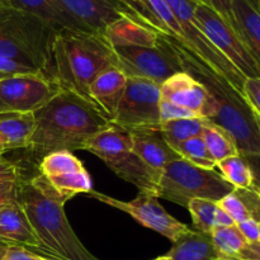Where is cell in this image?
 Listing matches in <instances>:
<instances>
[{"label": "cell", "mask_w": 260, "mask_h": 260, "mask_svg": "<svg viewBox=\"0 0 260 260\" xmlns=\"http://www.w3.org/2000/svg\"><path fill=\"white\" fill-rule=\"evenodd\" d=\"M33 113L35 131L24 150L28 161L37 167L51 152L83 150L88 140L112 126L88 102L68 90Z\"/></svg>", "instance_id": "1"}, {"label": "cell", "mask_w": 260, "mask_h": 260, "mask_svg": "<svg viewBox=\"0 0 260 260\" xmlns=\"http://www.w3.org/2000/svg\"><path fill=\"white\" fill-rule=\"evenodd\" d=\"M17 202L27 216L40 243L41 253L53 260H99L69 223L65 197L42 174L17 183Z\"/></svg>", "instance_id": "2"}, {"label": "cell", "mask_w": 260, "mask_h": 260, "mask_svg": "<svg viewBox=\"0 0 260 260\" xmlns=\"http://www.w3.org/2000/svg\"><path fill=\"white\" fill-rule=\"evenodd\" d=\"M164 36L174 50L182 70L200 81L217 103L218 113L213 122L233 135L239 154L243 155L255 169L260 154V119L250 111L243 94L234 89L222 76L217 75L179 41Z\"/></svg>", "instance_id": "3"}, {"label": "cell", "mask_w": 260, "mask_h": 260, "mask_svg": "<svg viewBox=\"0 0 260 260\" xmlns=\"http://www.w3.org/2000/svg\"><path fill=\"white\" fill-rule=\"evenodd\" d=\"M118 68L111 43L99 33L57 29L51 47L48 76L61 90H68L89 103L91 81L109 68Z\"/></svg>", "instance_id": "4"}, {"label": "cell", "mask_w": 260, "mask_h": 260, "mask_svg": "<svg viewBox=\"0 0 260 260\" xmlns=\"http://www.w3.org/2000/svg\"><path fill=\"white\" fill-rule=\"evenodd\" d=\"M56 30L32 13L0 8V56L13 58L48 76Z\"/></svg>", "instance_id": "5"}, {"label": "cell", "mask_w": 260, "mask_h": 260, "mask_svg": "<svg viewBox=\"0 0 260 260\" xmlns=\"http://www.w3.org/2000/svg\"><path fill=\"white\" fill-rule=\"evenodd\" d=\"M83 150L103 160L114 174L135 185L140 193H149L156 197L160 174L150 169L135 154L129 132L112 124L88 140Z\"/></svg>", "instance_id": "6"}, {"label": "cell", "mask_w": 260, "mask_h": 260, "mask_svg": "<svg viewBox=\"0 0 260 260\" xmlns=\"http://www.w3.org/2000/svg\"><path fill=\"white\" fill-rule=\"evenodd\" d=\"M234 189L215 169L198 168L179 157L160 173L156 197L187 208L196 198L218 202Z\"/></svg>", "instance_id": "7"}, {"label": "cell", "mask_w": 260, "mask_h": 260, "mask_svg": "<svg viewBox=\"0 0 260 260\" xmlns=\"http://www.w3.org/2000/svg\"><path fill=\"white\" fill-rule=\"evenodd\" d=\"M113 51L118 69L126 74L127 78L147 79L161 85L170 76L183 71L174 50L160 32H157L155 47L116 46Z\"/></svg>", "instance_id": "8"}, {"label": "cell", "mask_w": 260, "mask_h": 260, "mask_svg": "<svg viewBox=\"0 0 260 260\" xmlns=\"http://www.w3.org/2000/svg\"><path fill=\"white\" fill-rule=\"evenodd\" d=\"M182 28L185 47L197 55L208 68L222 76L234 89L241 93L245 76L207 40L194 18L197 3L193 0H165Z\"/></svg>", "instance_id": "9"}, {"label": "cell", "mask_w": 260, "mask_h": 260, "mask_svg": "<svg viewBox=\"0 0 260 260\" xmlns=\"http://www.w3.org/2000/svg\"><path fill=\"white\" fill-rule=\"evenodd\" d=\"M160 85L141 78H128L112 124L127 132L160 128Z\"/></svg>", "instance_id": "10"}, {"label": "cell", "mask_w": 260, "mask_h": 260, "mask_svg": "<svg viewBox=\"0 0 260 260\" xmlns=\"http://www.w3.org/2000/svg\"><path fill=\"white\" fill-rule=\"evenodd\" d=\"M194 18L207 40L245 78H260V63L246 50L233 28L210 8L196 4Z\"/></svg>", "instance_id": "11"}, {"label": "cell", "mask_w": 260, "mask_h": 260, "mask_svg": "<svg viewBox=\"0 0 260 260\" xmlns=\"http://www.w3.org/2000/svg\"><path fill=\"white\" fill-rule=\"evenodd\" d=\"M57 84L45 73H28L0 81L2 112H36L60 93Z\"/></svg>", "instance_id": "12"}, {"label": "cell", "mask_w": 260, "mask_h": 260, "mask_svg": "<svg viewBox=\"0 0 260 260\" xmlns=\"http://www.w3.org/2000/svg\"><path fill=\"white\" fill-rule=\"evenodd\" d=\"M88 196L98 200V202L128 213L140 225L156 231L160 235L169 239L172 243L189 230L187 225L178 221L165 211V208L160 205L159 198L149 193H139L137 197L129 202L116 200L93 189L88 193Z\"/></svg>", "instance_id": "13"}, {"label": "cell", "mask_w": 260, "mask_h": 260, "mask_svg": "<svg viewBox=\"0 0 260 260\" xmlns=\"http://www.w3.org/2000/svg\"><path fill=\"white\" fill-rule=\"evenodd\" d=\"M161 101L193 111L202 118L215 121L218 106L207 89L189 74L180 71L160 85Z\"/></svg>", "instance_id": "14"}, {"label": "cell", "mask_w": 260, "mask_h": 260, "mask_svg": "<svg viewBox=\"0 0 260 260\" xmlns=\"http://www.w3.org/2000/svg\"><path fill=\"white\" fill-rule=\"evenodd\" d=\"M66 12L88 32L103 35L104 30L121 18L141 23L122 0H58ZM142 24V23H141Z\"/></svg>", "instance_id": "15"}, {"label": "cell", "mask_w": 260, "mask_h": 260, "mask_svg": "<svg viewBox=\"0 0 260 260\" xmlns=\"http://www.w3.org/2000/svg\"><path fill=\"white\" fill-rule=\"evenodd\" d=\"M127 80L126 74L113 66L99 74L89 85V104L111 123L124 93Z\"/></svg>", "instance_id": "16"}, {"label": "cell", "mask_w": 260, "mask_h": 260, "mask_svg": "<svg viewBox=\"0 0 260 260\" xmlns=\"http://www.w3.org/2000/svg\"><path fill=\"white\" fill-rule=\"evenodd\" d=\"M129 135L135 154L157 174H160L168 164L180 157L165 141L160 128L141 129L129 132Z\"/></svg>", "instance_id": "17"}, {"label": "cell", "mask_w": 260, "mask_h": 260, "mask_svg": "<svg viewBox=\"0 0 260 260\" xmlns=\"http://www.w3.org/2000/svg\"><path fill=\"white\" fill-rule=\"evenodd\" d=\"M250 0H233L231 28L246 50L260 61V13Z\"/></svg>", "instance_id": "18"}, {"label": "cell", "mask_w": 260, "mask_h": 260, "mask_svg": "<svg viewBox=\"0 0 260 260\" xmlns=\"http://www.w3.org/2000/svg\"><path fill=\"white\" fill-rule=\"evenodd\" d=\"M0 240L9 245L40 250L37 236L17 201L0 210Z\"/></svg>", "instance_id": "19"}, {"label": "cell", "mask_w": 260, "mask_h": 260, "mask_svg": "<svg viewBox=\"0 0 260 260\" xmlns=\"http://www.w3.org/2000/svg\"><path fill=\"white\" fill-rule=\"evenodd\" d=\"M0 8H13L29 12L45 19L56 29L88 32L66 12L58 0H0Z\"/></svg>", "instance_id": "20"}, {"label": "cell", "mask_w": 260, "mask_h": 260, "mask_svg": "<svg viewBox=\"0 0 260 260\" xmlns=\"http://www.w3.org/2000/svg\"><path fill=\"white\" fill-rule=\"evenodd\" d=\"M104 38L116 46H140V47H155L157 43V32L131 19L121 18L109 25L103 32Z\"/></svg>", "instance_id": "21"}, {"label": "cell", "mask_w": 260, "mask_h": 260, "mask_svg": "<svg viewBox=\"0 0 260 260\" xmlns=\"http://www.w3.org/2000/svg\"><path fill=\"white\" fill-rule=\"evenodd\" d=\"M36 119L33 112H2L0 137L7 151L24 150L35 131Z\"/></svg>", "instance_id": "22"}, {"label": "cell", "mask_w": 260, "mask_h": 260, "mask_svg": "<svg viewBox=\"0 0 260 260\" xmlns=\"http://www.w3.org/2000/svg\"><path fill=\"white\" fill-rule=\"evenodd\" d=\"M172 260H216L218 253L211 234L188 230L173 243L168 254Z\"/></svg>", "instance_id": "23"}, {"label": "cell", "mask_w": 260, "mask_h": 260, "mask_svg": "<svg viewBox=\"0 0 260 260\" xmlns=\"http://www.w3.org/2000/svg\"><path fill=\"white\" fill-rule=\"evenodd\" d=\"M259 189L254 188H235L231 193L221 198L217 202L235 222H244L249 218L259 220Z\"/></svg>", "instance_id": "24"}, {"label": "cell", "mask_w": 260, "mask_h": 260, "mask_svg": "<svg viewBox=\"0 0 260 260\" xmlns=\"http://www.w3.org/2000/svg\"><path fill=\"white\" fill-rule=\"evenodd\" d=\"M220 174L234 188H254L256 185V170L249 164L243 155L226 157L216 164Z\"/></svg>", "instance_id": "25"}, {"label": "cell", "mask_w": 260, "mask_h": 260, "mask_svg": "<svg viewBox=\"0 0 260 260\" xmlns=\"http://www.w3.org/2000/svg\"><path fill=\"white\" fill-rule=\"evenodd\" d=\"M202 139L210 154L215 159L216 164L226 157L239 154L238 145H236L233 135L215 122H207L206 127L203 128Z\"/></svg>", "instance_id": "26"}, {"label": "cell", "mask_w": 260, "mask_h": 260, "mask_svg": "<svg viewBox=\"0 0 260 260\" xmlns=\"http://www.w3.org/2000/svg\"><path fill=\"white\" fill-rule=\"evenodd\" d=\"M208 121L210 119L202 118V117L172 119V121L160 123V132L165 141L173 147L174 145L185 141V140L201 136Z\"/></svg>", "instance_id": "27"}, {"label": "cell", "mask_w": 260, "mask_h": 260, "mask_svg": "<svg viewBox=\"0 0 260 260\" xmlns=\"http://www.w3.org/2000/svg\"><path fill=\"white\" fill-rule=\"evenodd\" d=\"M46 179L68 201L75 197L76 194H88L93 189L91 178L89 175V173L86 172L85 168L81 170H78V172L53 175V177H48Z\"/></svg>", "instance_id": "28"}, {"label": "cell", "mask_w": 260, "mask_h": 260, "mask_svg": "<svg viewBox=\"0 0 260 260\" xmlns=\"http://www.w3.org/2000/svg\"><path fill=\"white\" fill-rule=\"evenodd\" d=\"M172 149L182 159L196 165V167L203 168V169H215L216 168L215 159L208 151L207 146H206L205 141L202 139V135L179 142V144L174 145Z\"/></svg>", "instance_id": "29"}, {"label": "cell", "mask_w": 260, "mask_h": 260, "mask_svg": "<svg viewBox=\"0 0 260 260\" xmlns=\"http://www.w3.org/2000/svg\"><path fill=\"white\" fill-rule=\"evenodd\" d=\"M40 174L43 177H53V175L65 174V173L78 172L84 169V165L71 151H55L46 155L38 164Z\"/></svg>", "instance_id": "30"}, {"label": "cell", "mask_w": 260, "mask_h": 260, "mask_svg": "<svg viewBox=\"0 0 260 260\" xmlns=\"http://www.w3.org/2000/svg\"><path fill=\"white\" fill-rule=\"evenodd\" d=\"M211 238L218 255L239 258L241 251L248 245L236 225L228 226V228H213Z\"/></svg>", "instance_id": "31"}, {"label": "cell", "mask_w": 260, "mask_h": 260, "mask_svg": "<svg viewBox=\"0 0 260 260\" xmlns=\"http://www.w3.org/2000/svg\"><path fill=\"white\" fill-rule=\"evenodd\" d=\"M187 208L192 216L196 231L205 234L212 233L215 228V211L217 208V202L196 198L188 203Z\"/></svg>", "instance_id": "32"}, {"label": "cell", "mask_w": 260, "mask_h": 260, "mask_svg": "<svg viewBox=\"0 0 260 260\" xmlns=\"http://www.w3.org/2000/svg\"><path fill=\"white\" fill-rule=\"evenodd\" d=\"M241 94L254 116L260 119V78H245Z\"/></svg>", "instance_id": "33"}, {"label": "cell", "mask_w": 260, "mask_h": 260, "mask_svg": "<svg viewBox=\"0 0 260 260\" xmlns=\"http://www.w3.org/2000/svg\"><path fill=\"white\" fill-rule=\"evenodd\" d=\"M22 178L20 165L17 161L7 159L4 154H0V188L5 185L17 184Z\"/></svg>", "instance_id": "34"}, {"label": "cell", "mask_w": 260, "mask_h": 260, "mask_svg": "<svg viewBox=\"0 0 260 260\" xmlns=\"http://www.w3.org/2000/svg\"><path fill=\"white\" fill-rule=\"evenodd\" d=\"M197 117L200 116L193 111H190V109L175 106V104L169 103V102L160 101V121L161 122L180 118H197Z\"/></svg>", "instance_id": "35"}, {"label": "cell", "mask_w": 260, "mask_h": 260, "mask_svg": "<svg viewBox=\"0 0 260 260\" xmlns=\"http://www.w3.org/2000/svg\"><path fill=\"white\" fill-rule=\"evenodd\" d=\"M28 73H40V71L30 68V66L24 65L22 62H18V61L13 60V58L0 56V81L7 78H10V76Z\"/></svg>", "instance_id": "36"}, {"label": "cell", "mask_w": 260, "mask_h": 260, "mask_svg": "<svg viewBox=\"0 0 260 260\" xmlns=\"http://www.w3.org/2000/svg\"><path fill=\"white\" fill-rule=\"evenodd\" d=\"M193 2L212 9L231 27V4H233V0H193Z\"/></svg>", "instance_id": "37"}, {"label": "cell", "mask_w": 260, "mask_h": 260, "mask_svg": "<svg viewBox=\"0 0 260 260\" xmlns=\"http://www.w3.org/2000/svg\"><path fill=\"white\" fill-rule=\"evenodd\" d=\"M3 260H53L48 256L32 253L27 248L19 245H9L5 251Z\"/></svg>", "instance_id": "38"}, {"label": "cell", "mask_w": 260, "mask_h": 260, "mask_svg": "<svg viewBox=\"0 0 260 260\" xmlns=\"http://www.w3.org/2000/svg\"><path fill=\"white\" fill-rule=\"evenodd\" d=\"M241 235L246 240L248 244H260V229H259V220L255 218H249L236 225Z\"/></svg>", "instance_id": "39"}, {"label": "cell", "mask_w": 260, "mask_h": 260, "mask_svg": "<svg viewBox=\"0 0 260 260\" xmlns=\"http://www.w3.org/2000/svg\"><path fill=\"white\" fill-rule=\"evenodd\" d=\"M14 201H17V184L5 185L0 188V210Z\"/></svg>", "instance_id": "40"}, {"label": "cell", "mask_w": 260, "mask_h": 260, "mask_svg": "<svg viewBox=\"0 0 260 260\" xmlns=\"http://www.w3.org/2000/svg\"><path fill=\"white\" fill-rule=\"evenodd\" d=\"M233 225H235L233 218L217 205V208L215 211V228H228V226Z\"/></svg>", "instance_id": "41"}, {"label": "cell", "mask_w": 260, "mask_h": 260, "mask_svg": "<svg viewBox=\"0 0 260 260\" xmlns=\"http://www.w3.org/2000/svg\"><path fill=\"white\" fill-rule=\"evenodd\" d=\"M8 246H9V244H7V243H4V241L0 240V260H3V256H4Z\"/></svg>", "instance_id": "42"}, {"label": "cell", "mask_w": 260, "mask_h": 260, "mask_svg": "<svg viewBox=\"0 0 260 260\" xmlns=\"http://www.w3.org/2000/svg\"><path fill=\"white\" fill-rule=\"evenodd\" d=\"M216 260H240L239 258H235V256H223V255H218V258Z\"/></svg>", "instance_id": "43"}, {"label": "cell", "mask_w": 260, "mask_h": 260, "mask_svg": "<svg viewBox=\"0 0 260 260\" xmlns=\"http://www.w3.org/2000/svg\"><path fill=\"white\" fill-rule=\"evenodd\" d=\"M5 151H7V149H5V145H4V142H3L2 137H0V154H4Z\"/></svg>", "instance_id": "44"}, {"label": "cell", "mask_w": 260, "mask_h": 260, "mask_svg": "<svg viewBox=\"0 0 260 260\" xmlns=\"http://www.w3.org/2000/svg\"><path fill=\"white\" fill-rule=\"evenodd\" d=\"M154 260H172V259H170L168 255H165V256H159V258H156V259H154Z\"/></svg>", "instance_id": "45"}, {"label": "cell", "mask_w": 260, "mask_h": 260, "mask_svg": "<svg viewBox=\"0 0 260 260\" xmlns=\"http://www.w3.org/2000/svg\"><path fill=\"white\" fill-rule=\"evenodd\" d=\"M251 3H253L254 5H256V7L260 8V0H250Z\"/></svg>", "instance_id": "46"}]
</instances>
